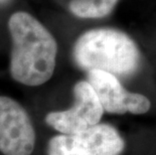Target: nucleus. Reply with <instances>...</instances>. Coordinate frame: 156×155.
Segmentation results:
<instances>
[{
	"label": "nucleus",
	"mask_w": 156,
	"mask_h": 155,
	"mask_svg": "<svg viewBox=\"0 0 156 155\" xmlns=\"http://www.w3.org/2000/svg\"><path fill=\"white\" fill-rule=\"evenodd\" d=\"M87 82L94 89L103 110L112 114H144L150 109V101L145 96L129 93L114 75L103 71H90Z\"/></svg>",
	"instance_id": "obj_6"
},
{
	"label": "nucleus",
	"mask_w": 156,
	"mask_h": 155,
	"mask_svg": "<svg viewBox=\"0 0 156 155\" xmlns=\"http://www.w3.org/2000/svg\"><path fill=\"white\" fill-rule=\"evenodd\" d=\"M73 58L86 72L103 71L115 77H129L138 70L141 55L128 34L102 27L86 31L75 42Z\"/></svg>",
	"instance_id": "obj_2"
},
{
	"label": "nucleus",
	"mask_w": 156,
	"mask_h": 155,
	"mask_svg": "<svg viewBox=\"0 0 156 155\" xmlns=\"http://www.w3.org/2000/svg\"><path fill=\"white\" fill-rule=\"evenodd\" d=\"M119 0H71L69 9L80 18H103L111 14Z\"/></svg>",
	"instance_id": "obj_7"
},
{
	"label": "nucleus",
	"mask_w": 156,
	"mask_h": 155,
	"mask_svg": "<svg viewBox=\"0 0 156 155\" xmlns=\"http://www.w3.org/2000/svg\"><path fill=\"white\" fill-rule=\"evenodd\" d=\"M74 106L68 110L49 112L45 116L48 126L62 134H73L99 124L104 113L94 89L87 81L74 86Z\"/></svg>",
	"instance_id": "obj_5"
},
{
	"label": "nucleus",
	"mask_w": 156,
	"mask_h": 155,
	"mask_svg": "<svg viewBox=\"0 0 156 155\" xmlns=\"http://www.w3.org/2000/svg\"><path fill=\"white\" fill-rule=\"evenodd\" d=\"M35 131L28 113L18 102L0 96V151L4 155H31Z\"/></svg>",
	"instance_id": "obj_4"
},
{
	"label": "nucleus",
	"mask_w": 156,
	"mask_h": 155,
	"mask_svg": "<svg viewBox=\"0 0 156 155\" xmlns=\"http://www.w3.org/2000/svg\"><path fill=\"white\" fill-rule=\"evenodd\" d=\"M8 28L12 39L10 74L13 80L30 87L49 81L58 54L52 34L31 14L23 11L10 16Z\"/></svg>",
	"instance_id": "obj_1"
},
{
	"label": "nucleus",
	"mask_w": 156,
	"mask_h": 155,
	"mask_svg": "<svg viewBox=\"0 0 156 155\" xmlns=\"http://www.w3.org/2000/svg\"><path fill=\"white\" fill-rule=\"evenodd\" d=\"M124 146L114 127L97 124L77 133L52 137L48 144V155H120Z\"/></svg>",
	"instance_id": "obj_3"
}]
</instances>
